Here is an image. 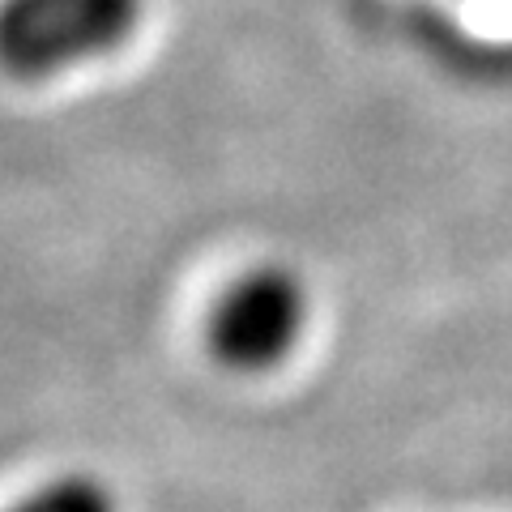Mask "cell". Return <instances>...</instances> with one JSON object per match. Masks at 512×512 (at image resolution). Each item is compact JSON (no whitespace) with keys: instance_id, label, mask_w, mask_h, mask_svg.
Wrapping results in <instances>:
<instances>
[{"instance_id":"6da1fadb","label":"cell","mask_w":512,"mask_h":512,"mask_svg":"<svg viewBox=\"0 0 512 512\" xmlns=\"http://www.w3.org/2000/svg\"><path fill=\"white\" fill-rule=\"evenodd\" d=\"M146 0H0V73L47 82L133 43Z\"/></svg>"},{"instance_id":"7a4b0ae2","label":"cell","mask_w":512,"mask_h":512,"mask_svg":"<svg viewBox=\"0 0 512 512\" xmlns=\"http://www.w3.org/2000/svg\"><path fill=\"white\" fill-rule=\"evenodd\" d=\"M308 329V291L286 265L235 278L210 316V350L235 372H269L295 355Z\"/></svg>"},{"instance_id":"3957f363","label":"cell","mask_w":512,"mask_h":512,"mask_svg":"<svg viewBox=\"0 0 512 512\" xmlns=\"http://www.w3.org/2000/svg\"><path fill=\"white\" fill-rule=\"evenodd\" d=\"M5 512H120V508H116V495H111L99 478L64 474V478H52L47 487L22 495V500L9 504Z\"/></svg>"}]
</instances>
